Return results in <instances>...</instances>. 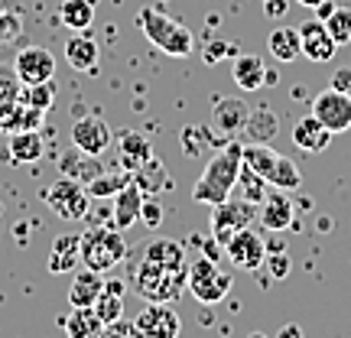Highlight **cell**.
Here are the masks:
<instances>
[{
  "label": "cell",
  "instance_id": "6da1fadb",
  "mask_svg": "<svg viewBox=\"0 0 351 338\" xmlns=\"http://www.w3.org/2000/svg\"><path fill=\"white\" fill-rule=\"evenodd\" d=\"M241 166H244V160H241V143L228 140L225 147L205 163L199 179H195L192 202H199V205H218V202L231 199V192L238 186Z\"/></svg>",
  "mask_w": 351,
  "mask_h": 338
},
{
  "label": "cell",
  "instance_id": "7a4b0ae2",
  "mask_svg": "<svg viewBox=\"0 0 351 338\" xmlns=\"http://www.w3.org/2000/svg\"><path fill=\"white\" fill-rule=\"evenodd\" d=\"M137 26H140V33L150 39L156 49H163L169 59H186L195 49V36L189 33V26L176 23L173 16L153 10V7H140Z\"/></svg>",
  "mask_w": 351,
  "mask_h": 338
},
{
  "label": "cell",
  "instance_id": "3957f363",
  "mask_svg": "<svg viewBox=\"0 0 351 338\" xmlns=\"http://www.w3.org/2000/svg\"><path fill=\"white\" fill-rule=\"evenodd\" d=\"M241 160H244L247 169H254L267 186H274V189L289 192V189H300V182H302L296 163L287 160V156H280L276 150H270L267 143H241Z\"/></svg>",
  "mask_w": 351,
  "mask_h": 338
},
{
  "label": "cell",
  "instance_id": "277c9868",
  "mask_svg": "<svg viewBox=\"0 0 351 338\" xmlns=\"http://www.w3.org/2000/svg\"><path fill=\"white\" fill-rule=\"evenodd\" d=\"M186 280L189 270H169V267H160L147 257H140V263L134 267V276H130L137 296L147 302H173L182 293Z\"/></svg>",
  "mask_w": 351,
  "mask_h": 338
},
{
  "label": "cell",
  "instance_id": "5b68a950",
  "mask_svg": "<svg viewBox=\"0 0 351 338\" xmlns=\"http://www.w3.org/2000/svg\"><path fill=\"white\" fill-rule=\"evenodd\" d=\"M127 257V241L121 228H91L82 234V263L88 270L111 274L117 263Z\"/></svg>",
  "mask_w": 351,
  "mask_h": 338
},
{
  "label": "cell",
  "instance_id": "8992f818",
  "mask_svg": "<svg viewBox=\"0 0 351 338\" xmlns=\"http://www.w3.org/2000/svg\"><path fill=\"white\" fill-rule=\"evenodd\" d=\"M186 287L199 302L215 306V302H221L228 293H231L234 280H231V274H225V270L215 263V257H199V261L189 263Z\"/></svg>",
  "mask_w": 351,
  "mask_h": 338
},
{
  "label": "cell",
  "instance_id": "52a82bcc",
  "mask_svg": "<svg viewBox=\"0 0 351 338\" xmlns=\"http://www.w3.org/2000/svg\"><path fill=\"white\" fill-rule=\"evenodd\" d=\"M43 199H46V205L52 208V215H59L62 221H78V218L88 215L91 195H88L85 182H78L72 176H59V179L43 192Z\"/></svg>",
  "mask_w": 351,
  "mask_h": 338
},
{
  "label": "cell",
  "instance_id": "ba28073f",
  "mask_svg": "<svg viewBox=\"0 0 351 338\" xmlns=\"http://www.w3.org/2000/svg\"><path fill=\"white\" fill-rule=\"evenodd\" d=\"M254 215H257V202L251 199H225L212 205V241H218L225 248L234 231L251 225Z\"/></svg>",
  "mask_w": 351,
  "mask_h": 338
},
{
  "label": "cell",
  "instance_id": "9c48e42d",
  "mask_svg": "<svg viewBox=\"0 0 351 338\" xmlns=\"http://www.w3.org/2000/svg\"><path fill=\"white\" fill-rule=\"evenodd\" d=\"M313 114L332 130V134L351 130V91H341V88L328 85L326 91L313 101Z\"/></svg>",
  "mask_w": 351,
  "mask_h": 338
},
{
  "label": "cell",
  "instance_id": "30bf717a",
  "mask_svg": "<svg viewBox=\"0 0 351 338\" xmlns=\"http://www.w3.org/2000/svg\"><path fill=\"white\" fill-rule=\"evenodd\" d=\"M225 254L238 270H261L263 261H267V244H263L261 234L247 225V228H241V231H234V234L228 238Z\"/></svg>",
  "mask_w": 351,
  "mask_h": 338
},
{
  "label": "cell",
  "instance_id": "8fae6325",
  "mask_svg": "<svg viewBox=\"0 0 351 338\" xmlns=\"http://www.w3.org/2000/svg\"><path fill=\"white\" fill-rule=\"evenodd\" d=\"M134 328L140 338H179L182 322L166 302H147L134 319Z\"/></svg>",
  "mask_w": 351,
  "mask_h": 338
},
{
  "label": "cell",
  "instance_id": "7c38bea8",
  "mask_svg": "<svg viewBox=\"0 0 351 338\" xmlns=\"http://www.w3.org/2000/svg\"><path fill=\"white\" fill-rule=\"evenodd\" d=\"M13 75H16V82H23L26 88L39 85V82H49V78H56V56L49 49H43V46H26L13 59Z\"/></svg>",
  "mask_w": 351,
  "mask_h": 338
},
{
  "label": "cell",
  "instance_id": "4fadbf2b",
  "mask_svg": "<svg viewBox=\"0 0 351 338\" xmlns=\"http://www.w3.org/2000/svg\"><path fill=\"white\" fill-rule=\"evenodd\" d=\"M111 140H114V130L101 121L98 114L78 117L75 124H72V143H75V150H82L85 156H101V153L111 147Z\"/></svg>",
  "mask_w": 351,
  "mask_h": 338
},
{
  "label": "cell",
  "instance_id": "5bb4252c",
  "mask_svg": "<svg viewBox=\"0 0 351 338\" xmlns=\"http://www.w3.org/2000/svg\"><path fill=\"white\" fill-rule=\"evenodd\" d=\"M247 117H251V104H247V101L221 98V101H215V108H212V130L218 137L234 140L238 134H244Z\"/></svg>",
  "mask_w": 351,
  "mask_h": 338
},
{
  "label": "cell",
  "instance_id": "9a60e30c",
  "mask_svg": "<svg viewBox=\"0 0 351 338\" xmlns=\"http://www.w3.org/2000/svg\"><path fill=\"white\" fill-rule=\"evenodd\" d=\"M300 43H302V56L309 62H332V56L339 49V43L332 39V33L326 29L322 20H309L300 26Z\"/></svg>",
  "mask_w": 351,
  "mask_h": 338
},
{
  "label": "cell",
  "instance_id": "2e32d148",
  "mask_svg": "<svg viewBox=\"0 0 351 338\" xmlns=\"http://www.w3.org/2000/svg\"><path fill=\"white\" fill-rule=\"evenodd\" d=\"M257 218H261V228H267V231H287L289 225H293V202L283 195V189H274L270 186V192L263 195V202L257 205Z\"/></svg>",
  "mask_w": 351,
  "mask_h": 338
},
{
  "label": "cell",
  "instance_id": "e0dca14e",
  "mask_svg": "<svg viewBox=\"0 0 351 338\" xmlns=\"http://www.w3.org/2000/svg\"><path fill=\"white\" fill-rule=\"evenodd\" d=\"M332 137H335V134H332L315 114L300 117L296 127H293V143H296L302 153H322L328 143H332Z\"/></svg>",
  "mask_w": 351,
  "mask_h": 338
},
{
  "label": "cell",
  "instance_id": "ac0fdd59",
  "mask_svg": "<svg viewBox=\"0 0 351 338\" xmlns=\"http://www.w3.org/2000/svg\"><path fill=\"white\" fill-rule=\"evenodd\" d=\"M231 78L241 91H257L263 85H274V75L267 72V62L261 56H238L234 59V69H231Z\"/></svg>",
  "mask_w": 351,
  "mask_h": 338
},
{
  "label": "cell",
  "instance_id": "d6986e66",
  "mask_svg": "<svg viewBox=\"0 0 351 338\" xmlns=\"http://www.w3.org/2000/svg\"><path fill=\"white\" fill-rule=\"evenodd\" d=\"M130 182L143 192V199H156V195H163L166 189H169V173H166V166L156 156H150L147 163L130 173Z\"/></svg>",
  "mask_w": 351,
  "mask_h": 338
},
{
  "label": "cell",
  "instance_id": "ffe728a7",
  "mask_svg": "<svg viewBox=\"0 0 351 338\" xmlns=\"http://www.w3.org/2000/svg\"><path fill=\"white\" fill-rule=\"evenodd\" d=\"M82 263V234H59L49 248V270L52 274H69Z\"/></svg>",
  "mask_w": 351,
  "mask_h": 338
},
{
  "label": "cell",
  "instance_id": "44dd1931",
  "mask_svg": "<svg viewBox=\"0 0 351 338\" xmlns=\"http://www.w3.org/2000/svg\"><path fill=\"white\" fill-rule=\"evenodd\" d=\"M140 208H143V192L130 182L114 195V228H121V231L134 228L140 221Z\"/></svg>",
  "mask_w": 351,
  "mask_h": 338
},
{
  "label": "cell",
  "instance_id": "7402d4cb",
  "mask_svg": "<svg viewBox=\"0 0 351 338\" xmlns=\"http://www.w3.org/2000/svg\"><path fill=\"white\" fill-rule=\"evenodd\" d=\"M98 43L91 36H85V33H75V36H69V43H65V59H69V65L75 69V72H95L98 69Z\"/></svg>",
  "mask_w": 351,
  "mask_h": 338
},
{
  "label": "cell",
  "instance_id": "603a6c76",
  "mask_svg": "<svg viewBox=\"0 0 351 338\" xmlns=\"http://www.w3.org/2000/svg\"><path fill=\"white\" fill-rule=\"evenodd\" d=\"M267 49L276 62H296L302 56V43H300V29L293 26H274L270 36H267Z\"/></svg>",
  "mask_w": 351,
  "mask_h": 338
},
{
  "label": "cell",
  "instance_id": "cb8c5ba5",
  "mask_svg": "<svg viewBox=\"0 0 351 338\" xmlns=\"http://www.w3.org/2000/svg\"><path fill=\"white\" fill-rule=\"evenodd\" d=\"M117 147H121V166L127 173H134L137 166H143L153 156L150 137H143L140 130H124L121 140H117Z\"/></svg>",
  "mask_w": 351,
  "mask_h": 338
},
{
  "label": "cell",
  "instance_id": "d4e9b609",
  "mask_svg": "<svg viewBox=\"0 0 351 338\" xmlns=\"http://www.w3.org/2000/svg\"><path fill=\"white\" fill-rule=\"evenodd\" d=\"M140 257H147V261L160 263V267H169V270H189L186 263V248L179 244V241H166V238H156L150 241L143 251H140Z\"/></svg>",
  "mask_w": 351,
  "mask_h": 338
},
{
  "label": "cell",
  "instance_id": "484cf974",
  "mask_svg": "<svg viewBox=\"0 0 351 338\" xmlns=\"http://www.w3.org/2000/svg\"><path fill=\"white\" fill-rule=\"evenodd\" d=\"M104 289V280H101L98 270H78L72 276V287H69V306H95V300Z\"/></svg>",
  "mask_w": 351,
  "mask_h": 338
},
{
  "label": "cell",
  "instance_id": "4316f807",
  "mask_svg": "<svg viewBox=\"0 0 351 338\" xmlns=\"http://www.w3.org/2000/svg\"><path fill=\"white\" fill-rule=\"evenodd\" d=\"M46 150V143L36 130H13L7 140V153H10L13 163H36Z\"/></svg>",
  "mask_w": 351,
  "mask_h": 338
},
{
  "label": "cell",
  "instance_id": "83f0119b",
  "mask_svg": "<svg viewBox=\"0 0 351 338\" xmlns=\"http://www.w3.org/2000/svg\"><path fill=\"white\" fill-rule=\"evenodd\" d=\"M104 322L91 306H72V313L65 315V335L69 338H101Z\"/></svg>",
  "mask_w": 351,
  "mask_h": 338
},
{
  "label": "cell",
  "instance_id": "f1b7e54d",
  "mask_svg": "<svg viewBox=\"0 0 351 338\" xmlns=\"http://www.w3.org/2000/svg\"><path fill=\"white\" fill-rule=\"evenodd\" d=\"M91 309L98 313L101 322L121 319V313H124V283L121 280H104V289H101V296L95 300Z\"/></svg>",
  "mask_w": 351,
  "mask_h": 338
},
{
  "label": "cell",
  "instance_id": "f546056e",
  "mask_svg": "<svg viewBox=\"0 0 351 338\" xmlns=\"http://www.w3.org/2000/svg\"><path fill=\"white\" fill-rule=\"evenodd\" d=\"M59 20H62V26H69V29L85 33L88 26L95 23V3H91V0H62V3H59Z\"/></svg>",
  "mask_w": 351,
  "mask_h": 338
},
{
  "label": "cell",
  "instance_id": "4dcf8cb0",
  "mask_svg": "<svg viewBox=\"0 0 351 338\" xmlns=\"http://www.w3.org/2000/svg\"><path fill=\"white\" fill-rule=\"evenodd\" d=\"M244 134L251 137V143H267L274 134H280V117L270 108H254L244 124Z\"/></svg>",
  "mask_w": 351,
  "mask_h": 338
},
{
  "label": "cell",
  "instance_id": "1f68e13d",
  "mask_svg": "<svg viewBox=\"0 0 351 338\" xmlns=\"http://www.w3.org/2000/svg\"><path fill=\"white\" fill-rule=\"evenodd\" d=\"M124 186H130V173H127V169L124 173H98L85 189L91 199H114Z\"/></svg>",
  "mask_w": 351,
  "mask_h": 338
},
{
  "label": "cell",
  "instance_id": "d6a6232c",
  "mask_svg": "<svg viewBox=\"0 0 351 338\" xmlns=\"http://www.w3.org/2000/svg\"><path fill=\"white\" fill-rule=\"evenodd\" d=\"M322 23H326V29L332 33V39H335L339 46L351 43V7H335Z\"/></svg>",
  "mask_w": 351,
  "mask_h": 338
},
{
  "label": "cell",
  "instance_id": "836d02e7",
  "mask_svg": "<svg viewBox=\"0 0 351 338\" xmlns=\"http://www.w3.org/2000/svg\"><path fill=\"white\" fill-rule=\"evenodd\" d=\"M56 91H59V88H56V82H39V85H29V91H26V104H33V108H36V111H49L52 108V101H56Z\"/></svg>",
  "mask_w": 351,
  "mask_h": 338
},
{
  "label": "cell",
  "instance_id": "e575fe53",
  "mask_svg": "<svg viewBox=\"0 0 351 338\" xmlns=\"http://www.w3.org/2000/svg\"><path fill=\"white\" fill-rule=\"evenodd\" d=\"M238 182H241V186H244V199L257 202V205H261V202H263V195L270 192V186H267V182H263L261 176L254 173V169H247V166H241Z\"/></svg>",
  "mask_w": 351,
  "mask_h": 338
},
{
  "label": "cell",
  "instance_id": "d590c367",
  "mask_svg": "<svg viewBox=\"0 0 351 338\" xmlns=\"http://www.w3.org/2000/svg\"><path fill=\"white\" fill-rule=\"evenodd\" d=\"M101 338H140L134 322H127V319H114V322H104L101 328Z\"/></svg>",
  "mask_w": 351,
  "mask_h": 338
},
{
  "label": "cell",
  "instance_id": "8d00e7d4",
  "mask_svg": "<svg viewBox=\"0 0 351 338\" xmlns=\"http://www.w3.org/2000/svg\"><path fill=\"white\" fill-rule=\"evenodd\" d=\"M205 134H202V127H186L182 130V147H186V153L189 156H199L202 153V147H205Z\"/></svg>",
  "mask_w": 351,
  "mask_h": 338
},
{
  "label": "cell",
  "instance_id": "74e56055",
  "mask_svg": "<svg viewBox=\"0 0 351 338\" xmlns=\"http://www.w3.org/2000/svg\"><path fill=\"white\" fill-rule=\"evenodd\" d=\"M140 218H143V221H147L150 228H160V221H163V205H160L156 199H143Z\"/></svg>",
  "mask_w": 351,
  "mask_h": 338
},
{
  "label": "cell",
  "instance_id": "f35d334b",
  "mask_svg": "<svg viewBox=\"0 0 351 338\" xmlns=\"http://www.w3.org/2000/svg\"><path fill=\"white\" fill-rule=\"evenodd\" d=\"M263 263L270 267V274H274V276H287V274H289V254H287V251L270 254V257H267Z\"/></svg>",
  "mask_w": 351,
  "mask_h": 338
},
{
  "label": "cell",
  "instance_id": "ab89813d",
  "mask_svg": "<svg viewBox=\"0 0 351 338\" xmlns=\"http://www.w3.org/2000/svg\"><path fill=\"white\" fill-rule=\"evenodd\" d=\"M231 52H234V43H212L205 59H208V62H218V59H225V56H231Z\"/></svg>",
  "mask_w": 351,
  "mask_h": 338
},
{
  "label": "cell",
  "instance_id": "60d3db41",
  "mask_svg": "<svg viewBox=\"0 0 351 338\" xmlns=\"http://www.w3.org/2000/svg\"><path fill=\"white\" fill-rule=\"evenodd\" d=\"M287 10H289L287 0H267V3H263V13H267V16H283Z\"/></svg>",
  "mask_w": 351,
  "mask_h": 338
},
{
  "label": "cell",
  "instance_id": "b9f144b4",
  "mask_svg": "<svg viewBox=\"0 0 351 338\" xmlns=\"http://www.w3.org/2000/svg\"><path fill=\"white\" fill-rule=\"evenodd\" d=\"M332 88L351 91V69H339V72H335V82H332Z\"/></svg>",
  "mask_w": 351,
  "mask_h": 338
},
{
  "label": "cell",
  "instance_id": "7bdbcfd3",
  "mask_svg": "<svg viewBox=\"0 0 351 338\" xmlns=\"http://www.w3.org/2000/svg\"><path fill=\"white\" fill-rule=\"evenodd\" d=\"M276 338H306V335H302L300 326H293V322H289V326H283L280 332H276Z\"/></svg>",
  "mask_w": 351,
  "mask_h": 338
},
{
  "label": "cell",
  "instance_id": "ee69618b",
  "mask_svg": "<svg viewBox=\"0 0 351 338\" xmlns=\"http://www.w3.org/2000/svg\"><path fill=\"white\" fill-rule=\"evenodd\" d=\"M335 10V3H332V0H322V3H319V7H315V13H319V16H315V20H326L328 13Z\"/></svg>",
  "mask_w": 351,
  "mask_h": 338
},
{
  "label": "cell",
  "instance_id": "f6af8a7d",
  "mask_svg": "<svg viewBox=\"0 0 351 338\" xmlns=\"http://www.w3.org/2000/svg\"><path fill=\"white\" fill-rule=\"evenodd\" d=\"M296 3H302V7H309V10H315V7H319L322 0H296Z\"/></svg>",
  "mask_w": 351,
  "mask_h": 338
},
{
  "label": "cell",
  "instance_id": "bcb514c9",
  "mask_svg": "<svg viewBox=\"0 0 351 338\" xmlns=\"http://www.w3.org/2000/svg\"><path fill=\"white\" fill-rule=\"evenodd\" d=\"M251 338H267V335H261V332H251Z\"/></svg>",
  "mask_w": 351,
  "mask_h": 338
}]
</instances>
